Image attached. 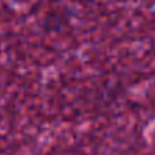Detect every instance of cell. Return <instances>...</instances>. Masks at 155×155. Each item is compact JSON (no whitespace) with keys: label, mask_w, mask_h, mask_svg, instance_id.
Returning a JSON list of instances; mask_svg holds the SVG:
<instances>
[{"label":"cell","mask_w":155,"mask_h":155,"mask_svg":"<svg viewBox=\"0 0 155 155\" xmlns=\"http://www.w3.org/2000/svg\"><path fill=\"white\" fill-rule=\"evenodd\" d=\"M69 22L68 15L63 10H51L44 18V26L47 30H62Z\"/></svg>","instance_id":"cell-1"},{"label":"cell","mask_w":155,"mask_h":155,"mask_svg":"<svg viewBox=\"0 0 155 155\" xmlns=\"http://www.w3.org/2000/svg\"><path fill=\"white\" fill-rule=\"evenodd\" d=\"M71 2H76V3H87V2H91V0H71Z\"/></svg>","instance_id":"cell-2"}]
</instances>
